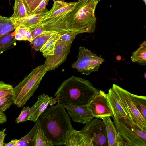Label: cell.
<instances>
[{"mask_svg": "<svg viewBox=\"0 0 146 146\" xmlns=\"http://www.w3.org/2000/svg\"><path fill=\"white\" fill-rule=\"evenodd\" d=\"M78 59L72 65V67L83 74L89 75L97 71L105 60L83 46L79 47Z\"/></svg>", "mask_w": 146, "mask_h": 146, "instance_id": "cell-9", "label": "cell"}, {"mask_svg": "<svg viewBox=\"0 0 146 146\" xmlns=\"http://www.w3.org/2000/svg\"><path fill=\"white\" fill-rule=\"evenodd\" d=\"M107 94L114 118L119 119L127 117L126 113L119 102L116 93L112 88L108 90Z\"/></svg>", "mask_w": 146, "mask_h": 146, "instance_id": "cell-15", "label": "cell"}, {"mask_svg": "<svg viewBox=\"0 0 146 146\" xmlns=\"http://www.w3.org/2000/svg\"><path fill=\"white\" fill-rule=\"evenodd\" d=\"M13 87L11 84H5L0 81V98L5 96L12 94Z\"/></svg>", "mask_w": 146, "mask_h": 146, "instance_id": "cell-29", "label": "cell"}, {"mask_svg": "<svg viewBox=\"0 0 146 146\" xmlns=\"http://www.w3.org/2000/svg\"><path fill=\"white\" fill-rule=\"evenodd\" d=\"M87 106L94 117L102 119L113 116L107 94L101 90L98 91Z\"/></svg>", "mask_w": 146, "mask_h": 146, "instance_id": "cell-10", "label": "cell"}, {"mask_svg": "<svg viewBox=\"0 0 146 146\" xmlns=\"http://www.w3.org/2000/svg\"><path fill=\"white\" fill-rule=\"evenodd\" d=\"M66 146H108L103 120L93 118L80 131L74 129L68 134Z\"/></svg>", "mask_w": 146, "mask_h": 146, "instance_id": "cell-3", "label": "cell"}, {"mask_svg": "<svg viewBox=\"0 0 146 146\" xmlns=\"http://www.w3.org/2000/svg\"><path fill=\"white\" fill-rule=\"evenodd\" d=\"M6 130V128H5L0 131V146H3L5 143L4 141L6 135V134L5 133Z\"/></svg>", "mask_w": 146, "mask_h": 146, "instance_id": "cell-34", "label": "cell"}, {"mask_svg": "<svg viewBox=\"0 0 146 146\" xmlns=\"http://www.w3.org/2000/svg\"><path fill=\"white\" fill-rule=\"evenodd\" d=\"M131 97L137 109L146 119V97L131 94Z\"/></svg>", "mask_w": 146, "mask_h": 146, "instance_id": "cell-24", "label": "cell"}, {"mask_svg": "<svg viewBox=\"0 0 146 146\" xmlns=\"http://www.w3.org/2000/svg\"><path fill=\"white\" fill-rule=\"evenodd\" d=\"M49 1V0H42L31 15L38 14L43 11L45 9L46 6L48 4Z\"/></svg>", "mask_w": 146, "mask_h": 146, "instance_id": "cell-33", "label": "cell"}, {"mask_svg": "<svg viewBox=\"0 0 146 146\" xmlns=\"http://www.w3.org/2000/svg\"><path fill=\"white\" fill-rule=\"evenodd\" d=\"M34 146H54L44 134L40 125L36 136Z\"/></svg>", "mask_w": 146, "mask_h": 146, "instance_id": "cell-25", "label": "cell"}, {"mask_svg": "<svg viewBox=\"0 0 146 146\" xmlns=\"http://www.w3.org/2000/svg\"><path fill=\"white\" fill-rule=\"evenodd\" d=\"M144 1V2L145 3V5H146V0H143Z\"/></svg>", "mask_w": 146, "mask_h": 146, "instance_id": "cell-40", "label": "cell"}, {"mask_svg": "<svg viewBox=\"0 0 146 146\" xmlns=\"http://www.w3.org/2000/svg\"><path fill=\"white\" fill-rule=\"evenodd\" d=\"M59 37L58 35L53 33L40 49V51L45 57L54 54L56 43Z\"/></svg>", "mask_w": 146, "mask_h": 146, "instance_id": "cell-20", "label": "cell"}, {"mask_svg": "<svg viewBox=\"0 0 146 146\" xmlns=\"http://www.w3.org/2000/svg\"><path fill=\"white\" fill-rule=\"evenodd\" d=\"M65 108L74 122L86 124L94 117L87 105H69Z\"/></svg>", "mask_w": 146, "mask_h": 146, "instance_id": "cell-12", "label": "cell"}, {"mask_svg": "<svg viewBox=\"0 0 146 146\" xmlns=\"http://www.w3.org/2000/svg\"><path fill=\"white\" fill-rule=\"evenodd\" d=\"M112 88L116 93L119 102L127 117L146 130V119L136 108L132 98L131 93L115 84H113Z\"/></svg>", "mask_w": 146, "mask_h": 146, "instance_id": "cell-8", "label": "cell"}, {"mask_svg": "<svg viewBox=\"0 0 146 146\" xmlns=\"http://www.w3.org/2000/svg\"><path fill=\"white\" fill-rule=\"evenodd\" d=\"M77 35L75 32L69 31L60 36L59 39L62 42H72Z\"/></svg>", "mask_w": 146, "mask_h": 146, "instance_id": "cell-31", "label": "cell"}, {"mask_svg": "<svg viewBox=\"0 0 146 146\" xmlns=\"http://www.w3.org/2000/svg\"><path fill=\"white\" fill-rule=\"evenodd\" d=\"M53 33H54L44 31L33 39L30 43L35 51L40 50Z\"/></svg>", "mask_w": 146, "mask_h": 146, "instance_id": "cell-23", "label": "cell"}, {"mask_svg": "<svg viewBox=\"0 0 146 146\" xmlns=\"http://www.w3.org/2000/svg\"><path fill=\"white\" fill-rule=\"evenodd\" d=\"M54 2L55 1H64L65 0H53Z\"/></svg>", "mask_w": 146, "mask_h": 146, "instance_id": "cell-38", "label": "cell"}, {"mask_svg": "<svg viewBox=\"0 0 146 146\" xmlns=\"http://www.w3.org/2000/svg\"><path fill=\"white\" fill-rule=\"evenodd\" d=\"M102 119L105 126L108 146H124L123 141L110 117H106Z\"/></svg>", "mask_w": 146, "mask_h": 146, "instance_id": "cell-14", "label": "cell"}, {"mask_svg": "<svg viewBox=\"0 0 146 146\" xmlns=\"http://www.w3.org/2000/svg\"><path fill=\"white\" fill-rule=\"evenodd\" d=\"M101 0H78L74 8L73 15L68 22L69 31L78 34L93 33L96 21L95 10Z\"/></svg>", "mask_w": 146, "mask_h": 146, "instance_id": "cell-4", "label": "cell"}, {"mask_svg": "<svg viewBox=\"0 0 146 146\" xmlns=\"http://www.w3.org/2000/svg\"><path fill=\"white\" fill-rule=\"evenodd\" d=\"M77 2H54L52 8L46 13L40 25L45 31L56 33L59 36L69 31L68 28L69 20L73 16Z\"/></svg>", "mask_w": 146, "mask_h": 146, "instance_id": "cell-5", "label": "cell"}, {"mask_svg": "<svg viewBox=\"0 0 146 146\" xmlns=\"http://www.w3.org/2000/svg\"><path fill=\"white\" fill-rule=\"evenodd\" d=\"M44 65L33 69L16 86L13 87L14 103L18 107H23L37 89L47 72Z\"/></svg>", "mask_w": 146, "mask_h": 146, "instance_id": "cell-6", "label": "cell"}, {"mask_svg": "<svg viewBox=\"0 0 146 146\" xmlns=\"http://www.w3.org/2000/svg\"><path fill=\"white\" fill-rule=\"evenodd\" d=\"M39 124L37 120L30 131L19 139L16 146H34L35 139Z\"/></svg>", "mask_w": 146, "mask_h": 146, "instance_id": "cell-18", "label": "cell"}, {"mask_svg": "<svg viewBox=\"0 0 146 146\" xmlns=\"http://www.w3.org/2000/svg\"><path fill=\"white\" fill-rule=\"evenodd\" d=\"M14 103L12 94L0 98V113H3Z\"/></svg>", "mask_w": 146, "mask_h": 146, "instance_id": "cell-26", "label": "cell"}, {"mask_svg": "<svg viewBox=\"0 0 146 146\" xmlns=\"http://www.w3.org/2000/svg\"><path fill=\"white\" fill-rule=\"evenodd\" d=\"M26 36L27 41L31 42L32 40V37L31 31L28 28L26 31Z\"/></svg>", "mask_w": 146, "mask_h": 146, "instance_id": "cell-37", "label": "cell"}, {"mask_svg": "<svg viewBox=\"0 0 146 146\" xmlns=\"http://www.w3.org/2000/svg\"><path fill=\"white\" fill-rule=\"evenodd\" d=\"M27 28L20 26H17L15 29V38L16 40H27L26 31Z\"/></svg>", "mask_w": 146, "mask_h": 146, "instance_id": "cell-28", "label": "cell"}, {"mask_svg": "<svg viewBox=\"0 0 146 146\" xmlns=\"http://www.w3.org/2000/svg\"><path fill=\"white\" fill-rule=\"evenodd\" d=\"M17 26L10 17L0 15V37L15 30Z\"/></svg>", "mask_w": 146, "mask_h": 146, "instance_id": "cell-22", "label": "cell"}, {"mask_svg": "<svg viewBox=\"0 0 146 146\" xmlns=\"http://www.w3.org/2000/svg\"><path fill=\"white\" fill-rule=\"evenodd\" d=\"M47 9H45L41 13L31 15L14 21L17 26L30 29L40 25L44 20Z\"/></svg>", "mask_w": 146, "mask_h": 146, "instance_id": "cell-16", "label": "cell"}, {"mask_svg": "<svg viewBox=\"0 0 146 146\" xmlns=\"http://www.w3.org/2000/svg\"><path fill=\"white\" fill-rule=\"evenodd\" d=\"M30 113V108L24 107L22 109L19 116L16 118V122L17 123L28 120Z\"/></svg>", "mask_w": 146, "mask_h": 146, "instance_id": "cell-30", "label": "cell"}, {"mask_svg": "<svg viewBox=\"0 0 146 146\" xmlns=\"http://www.w3.org/2000/svg\"><path fill=\"white\" fill-rule=\"evenodd\" d=\"M27 16V9L22 0H15L13 13L11 19L14 22Z\"/></svg>", "mask_w": 146, "mask_h": 146, "instance_id": "cell-21", "label": "cell"}, {"mask_svg": "<svg viewBox=\"0 0 146 146\" xmlns=\"http://www.w3.org/2000/svg\"><path fill=\"white\" fill-rule=\"evenodd\" d=\"M29 29L31 33L32 40L45 31L43 27L40 25Z\"/></svg>", "mask_w": 146, "mask_h": 146, "instance_id": "cell-32", "label": "cell"}, {"mask_svg": "<svg viewBox=\"0 0 146 146\" xmlns=\"http://www.w3.org/2000/svg\"><path fill=\"white\" fill-rule=\"evenodd\" d=\"M56 102L52 97L44 93L39 96L38 100L30 108V113L28 120L36 122L38 118L49 104L52 105Z\"/></svg>", "mask_w": 146, "mask_h": 146, "instance_id": "cell-13", "label": "cell"}, {"mask_svg": "<svg viewBox=\"0 0 146 146\" xmlns=\"http://www.w3.org/2000/svg\"><path fill=\"white\" fill-rule=\"evenodd\" d=\"M72 43L62 42L58 38L56 43L54 54L45 58L44 65L47 72L58 68L65 61Z\"/></svg>", "mask_w": 146, "mask_h": 146, "instance_id": "cell-11", "label": "cell"}, {"mask_svg": "<svg viewBox=\"0 0 146 146\" xmlns=\"http://www.w3.org/2000/svg\"><path fill=\"white\" fill-rule=\"evenodd\" d=\"M42 0H22L27 9V16L31 15Z\"/></svg>", "mask_w": 146, "mask_h": 146, "instance_id": "cell-27", "label": "cell"}, {"mask_svg": "<svg viewBox=\"0 0 146 146\" xmlns=\"http://www.w3.org/2000/svg\"><path fill=\"white\" fill-rule=\"evenodd\" d=\"M15 31L4 34L0 37V55L5 51L16 45Z\"/></svg>", "mask_w": 146, "mask_h": 146, "instance_id": "cell-17", "label": "cell"}, {"mask_svg": "<svg viewBox=\"0 0 146 146\" xmlns=\"http://www.w3.org/2000/svg\"><path fill=\"white\" fill-rule=\"evenodd\" d=\"M65 108L58 103L47 108L38 120L44 134L54 146L64 145L68 133L74 129Z\"/></svg>", "mask_w": 146, "mask_h": 146, "instance_id": "cell-1", "label": "cell"}, {"mask_svg": "<svg viewBox=\"0 0 146 146\" xmlns=\"http://www.w3.org/2000/svg\"><path fill=\"white\" fill-rule=\"evenodd\" d=\"M98 91L90 81L73 76L62 82L55 94L54 99L65 107L87 105Z\"/></svg>", "mask_w": 146, "mask_h": 146, "instance_id": "cell-2", "label": "cell"}, {"mask_svg": "<svg viewBox=\"0 0 146 146\" xmlns=\"http://www.w3.org/2000/svg\"><path fill=\"white\" fill-rule=\"evenodd\" d=\"M146 72H145V73L144 74V78H145V79L146 78Z\"/></svg>", "mask_w": 146, "mask_h": 146, "instance_id": "cell-39", "label": "cell"}, {"mask_svg": "<svg viewBox=\"0 0 146 146\" xmlns=\"http://www.w3.org/2000/svg\"><path fill=\"white\" fill-rule=\"evenodd\" d=\"M19 140L17 139H13L7 143H5L4 146H16Z\"/></svg>", "mask_w": 146, "mask_h": 146, "instance_id": "cell-35", "label": "cell"}, {"mask_svg": "<svg viewBox=\"0 0 146 146\" xmlns=\"http://www.w3.org/2000/svg\"><path fill=\"white\" fill-rule=\"evenodd\" d=\"M7 120V117L5 114L3 113H0V124L5 123Z\"/></svg>", "mask_w": 146, "mask_h": 146, "instance_id": "cell-36", "label": "cell"}, {"mask_svg": "<svg viewBox=\"0 0 146 146\" xmlns=\"http://www.w3.org/2000/svg\"><path fill=\"white\" fill-rule=\"evenodd\" d=\"M132 62L142 66L146 65V42L144 41L140 47L134 52L131 57Z\"/></svg>", "mask_w": 146, "mask_h": 146, "instance_id": "cell-19", "label": "cell"}, {"mask_svg": "<svg viewBox=\"0 0 146 146\" xmlns=\"http://www.w3.org/2000/svg\"><path fill=\"white\" fill-rule=\"evenodd\" d=\"M113 123L125 146H146V131L127 117L113 118Z\"/></svg>", "mask_w": 146, "mask_h": 146, "instance_id": "cell-7", "label": "cell"}]
</instances>
